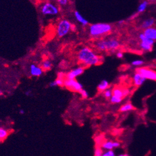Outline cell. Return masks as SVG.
Masks as SVG:
<instances>
[{"mask_svg": "<svg viewBox=\"0 0 156 156\" xmlns=\"http://www.w3.org/2000/svg\"><path fill=\"white\" fill-rule=\"evenodd\" d=\"M77 57L79 62L85 67L96 65L101 62V58L89 47H84L80 49Z\"/></svg>", "mask_w": 156, "mask_h": 156, "instance_id": "1", "label": "cell"}, {"mask_svg": "<svg viewBox=\"0 0 156 156\" xmlns=\"http://www.w3.org/2000/svg\"><path fill=\"white\" fill-rule=\"evenodd\" d=\"M112 26L106 23H98L90 25L89 34L92 37H97L107 34L112 31Z\"/></svg>", "mask_w": 156, "mask_h": 156, "instance_id": "2", "label": "cell"}, {"mask_svg": "<svg viewBox=\"0 0 156 156\" xmlns=\"http://www.w3.org/2000/svg\"><path fill=\"white\" fill-rule=\"evenodd\" d=\"M95 46L99 51H113L118 49L120 43L115 39H107L97 41Z\"/></svg>", "mask_w": 156, "mask_h": 156, "instance_id": "3", "label": "cell"}, {"mask_svg": "<svg viewBox=\"0 0 156 156\" xmlns=\"http://www.w3.org/2000/svg\"><path fill=\"white\" fill-rule=\"evenodd\" d=\"M72 29V24L67 20H62L59 22L57 27V35L62 37L67 35Z\"/></svg>", "mask_w": 156, "mask_h": 156, "instance_id": "4", "label": "cell"}, {"mask_svg": "<svg viewBox=\"0 0 156 156\" xmlns=\"http://www.w3.org/2000/svg\"><path fill=\"white\" fill-rule=\"evenodd\" d=\"M139 37H140V40L141 41V43H140L141 49H142L145 51H152L153 45H154L155 41L146 37L143 33L140 34Z\"/></svg>", "mask_w": 156, "mask_h": 156, "instance_id": "5", "label": "cell"}, {"mask_svg": "<svg viewBox=\"0 0 156 156\" xmlns=\"http://www.w3.org/2000/svg\"><path fill=\"white\" fill-rule=\"evenodd\" d=\"M41 12L44 15H55L58 14L59 8L51 3H46L41 7Z\"/></svg>", "mask_w": 156, "mask_h": 156, "instance_id": "6", "label": "cell"}, {"mask_svg": "<svg viewBox=\"0 0 156 156\" xmlns=\"http://www.w3.org/2000/svg\"><path fill=\"white\" fill-rule=\"evenodd\" d=\"M64 86L66 88L74 91L79 92L83 89V85L75 79H65Z\"/></svg>", "mask_w": 156, "mask_h": 156, "instance_id": "7", "label": "cell"}, {"mask_svg": "<svg viewBox=\"0 0 156 156\" xmlns=\"http://www.w3.org/2000/svg\"><path fill=\"white\" fill-rule=\"evenodd\" d=\"M136 72L141 74L146 79L156 81V72L145 67H140L136 69Z\"/></svg>", "mask_w": 156, "mask_h": 156, "instance_id": "8", "label": "cell"}, {"mask_svg": "<svg viewBox=\"0 0 156 156\" xmlns=\"http://www.w3.org/2000/svg\"><path fill=\"white\" fill-rule=\"evenodd\" d=\"M84 72V67H79L71 70L66 74V79H75V77L83 74Z\"/></svg>", "mask_w": 156, "mask_h": 156, "instance_id": "9", "label": "cell"}, {"mask_svg": "<svg viewBox=\"0 0 156 156\" xmlns=\"http://www.w3.org/2000/svg\"><path fill=\"white\" fill-rule=\"evenodd\" d=\"M132 79H133V83L135 84V85L137 86H140L145 82L146 79L143 77L141 74L136 72V73H135Z\"/></svg>", "mask_w": 156, "mask_h": 156, "instance_id": "10", "label": "cell"}, {"mask_svg": "<svg viewBox=\"0 0 156 156\" xmlns=\"http://www.w3.org/2000/svg\"><path fill=\"white\" fill-rule=\"evenodd\" d=\"M143 34L148 38L156 41V28L152 27L146 28L144 30Z\"/></svg>", "mask_w": 156, "mask_h": 156, "instance_id": "11", "label": "cell"}, {"mask_svg": "<svg viewBox=\"0 0 156 156\" xmlns=\"http://www.w3.org/2000/svg\"><path fill=\"white\" fill-rule=\"evenodd\" d=\"M43 69L36 66L35 64H32L30 66V74L33 76H40L43 74Z\"/></svg>", "mask_w": 156, "mask_h": 156, "instance_id": "12", "label": "cell"}, {"mask_svg": "<svg viewBox=\"0 0 156 156\" xmlns=\"http://www.w3.org/2000/svg\"><path fill=\"white\" fill-rule=\"evenodd\" d=\"M112 91H113V95L118 96V97L122 98V99L123 97H124L125 96H127L129 93L128 90H122L120 88L113 89V90H112Z\"/></svg>", "mask_w": 156, "mask_h": 156, "instance_id": "13", "label": "cell"}, {"mask_svg": "<svg viewBox=\"0 0 156 156\" xmlns=\"http://www.w3.org/2000/svg\"><path fill=\"white\" fill-rule=\"evenodd\" d=\"M75 17L76 21H79V22H80V24H82L83 26H87V25L88 24V21H87V20L78 12V11H75Z\"/></svg>", "mask_w": 156, "mask_h": 156, "instance_id": "14", "label": "cell"}, {"mask_svg": "<svg viewBox=\"0 0 156 156\" xmlns=\"http://www.w3.org/2000/svg\"><path fill=\"white\" fill-rule=\"evenodd\" d=\"M154 22H155V20L154 18H148L143 22V23L141 24V28L145 29L146 28L152 27L153 25L154 24Z\"/></svg>", "mask_w": 156, "mask_h": 156, "instance_id": "15", "label": "cell"}, {"mask_svg": "<svg viewBox=\"0 0 156 156\" xmlns=\"http://www.w3.org/2000/svg\"><path fill=\"white\" fill-rule=\"evenodd\" d=\"M110 84L107 81V80H103L100 82L98 86V90L100 91H103L109 88Z\"/></svg>", "mask_w": 156, "mask_h": 156, "instance_id": "16", "label": "cell"}, {"mask_svg": "<svg viewBox=\"0 0 156 156\" xmlns=\"http://www.w3.org/2000/svg\"><path fill=\"white\" fill-rule=\"evenodd\" d=\"M134 109L133 105H132L131 103H127V104L123 105L120 109V111L122 112H128L130 110H132Z\"/></svg>", "mask_w": 156, "mask_h": 156, "instance_id": "17", "label": "cell"}, {"mask_svg": "<svg viewBox=\"0 0 156 156\" xmlns=\"http://www.w3.org/2000/svg\"><path fill=\"white\" fill-rule=\"evenodd\" d=\"M102 148L104 150H112L114 149V142L107 141L102 144Z\"/></svg>", "mask_w": 156, "mask_h": 156, "instance_id": "18", "label": "cell"}, {"mask_svg": "<svg viewBox=\"0 0 156 156\" xmlns=\"http://www.w3.org/2000/svg\"><path fill=\"white\" fill-rule=\"evenodd\" d=\"M52 63H51V62L47 60L43 61L42 64V68L43 69V70H45V71H47V70L51 69V67H52Z\"/></svg>", "mask_w": 156, "mask_h": 156, "instance_id": "19", "label": "cell"}, {"mask_svg": "<svg viewBox=\"0 0 156 156\" xmlns=\"http://www.w3.org/2000/svg\"><path fill=\"white\" fill-rule=\"evenodd\" d=\"M147 5L148 2L146 1H145L141 3L138 8V12H139V13H142V12H145L146 9V7H147Z\"/></svg>", "mask_w": 156, "mask_h": 156, "instance_id": "20", "label": "cell"}, {"mask_svg": "<svg viewBox=\"0 0 156 156\" xmlns=\"http://www.w3.org/2000/svg\"><path fill=\"white\" fill-rule=\"evenodd\" d=\"M8 133L5 129L0 128V141H3V140H5L7 138Z\"/></svg>", "mask_w": 156, "mask_h": 156, "instance_id": "21", "label": "cell"}, {"mask_svg": "<svg viewBox=\"0 0 156 156\" xmlns=\"http://www.w3.org/2000/svg\"><path fill=\"white\" fill-rule=\"evenodd\" d=\"M110 99V102L113 104H119V103H121L122 101V98L118 97V96H114V95H112Z\"/></svg>", "mask_w": 156, "mask_h": 156, "instance_id": "22", "label": "cell"}, {"mask_svg": "<svg viewBox=\"0 0 156 156\" xmlns=\"http://www.w3.org/2000/svg\"><path fill=\"white\" fill-rule=\"evenodd\" d=\"M103 95L104 97L107 98V99H110L111 96L113 95V91L112 90L108 88L103 91Z\"/></svg>", "mask_w": 156, "mask_h": 156, "instance_id": "23", "label": "cell"}, {"mask_svg": "<svg viewBox=\"0 0 156 156\" xmlns=\"http://www.w3.org/2000/svg\"><path fill=\"white\" fill-rule=\"evenodd\" d=\"M143 64H144V62H143L142 60H134V61L132 62L131 64H132V65H133V66L139 67V66H141V65H142Z\"/></svg>", "mask_w": 156, "mask_h": 156, "instance_id": "24", "label": "cell"}, {"mask_svg": "<svg viewBox=\"0 0 156 156\" xmlns=\"http://www.w3.org/2000/svg\"><path fill=\"white\" fill-rule=\"evenodd\" d=\"M115 155V152L113 150H107V151L103 154V156H114Z\"/></svg>", "mask_w": 156, "mask_h": 156, "instance_id": "25", "label": "cell"}, {"mask_svg": "<svg viewBox=\"0 0 156 156\" xmlns=\"http://www.w3.org/2000/svg\"><path fill=\"white\" fill-rule=\"evenodd\" d=\"M103 154V151L101 148H96L94 150V155L95 156H101Z\"/></svg>", "mask_w": 156, "mask_h": 156, "instance_id": "26", "label": "cell"}, {"mask_svg": "<svg viewBox=\"0 0 156 156\" xmlns=\"http://www.w3.org/2000/svg\"><path fill=\"white\" fill-rule=\"evenodd\" d=\"M79 93H80L81 96H82V97L84 98V99H87V98H88L89 96L88 92L85 91V90H84V89H82V90H80V91H79Z\"/></svg>", "mask_w": 156, "mask_h": 156, "instance_id": "27", "label": "cell"}, {"mask_svg": "<svg viewBox=\"0 0 156 156\" xmlns=\"http://www.w3.org/2000/svg\"><path fill=\"white\" fill-rule=\"evenodd\" d=\"M56 82H57V86H64V82H65V79H62V78L58 77L57 79H56Z\"/></svg>", "mask_w": 156, "mask_h": 156, "instance_id": "28", "label": "cell"}, {"mask_svg": "<svg viewBox=\"0 0 156 156\" xmlns=\"http://www.w3.org/2000/svg\"><path fill=\"white\" fill-rule=\"evenodd\" d=\"M68 0H57L58 3L61 6H65L68 3Z\"/></svg>", "mask_w": 156, "mask_h": 156, "instance_id": "29", "label": "cell"}, {"mask_svg": "<svg viewBox=\"0 0 156 156\" xmlns=\"http://www.w3.org/2000/svg\"><path fill=\"white\" fill-rule=\"evenodd\" d=\"M117 57L118 58H122L123 57H124V54L122 51H118L116 54Z\"/></svg>", "mask_w": 156, "mask_h": 156, "instance_id": "30", "label": "cell"}, {"mask_svg": "<svg viewBox=\"0 0 156 156\" xmlns=\"http://www.w3.org/2000/svg\"><path fill=\"white\" fill-rule=\"evenodd\" d=\"M49 86L51 87H55V86H57V82H56V81H54L51 82V83H50Z\"/></svg>", "mask_w": 156, "mask_h": 156, "instance_id": "31", "label": "cell"}, {"mask_svg": "<svg viewBox=\"0 0 156 156\" xmlns=\"http://www.w3.org/2000/svg\"><path fill=\"white\" fill-rule=\"evenodd\" d=\"M19 113L21 114H24L25 113V111L23 109H21V110H19Z\"/></svg>", "mask_w": 156, "mask_h": 156, "instance_id": "32", "label": "cell"}, {"mask_svg": "<svg viewBox=\"0 0 156 156\" xmlns=\"http://www.w3.org/2000/svg\"><path fill=\"white\" fill-rule=\"evenodd\" d=\"M31 93V90H28L27 91H26V95H27V96H29V93Z\"/></svg>", "mask_w": 156, "mask_h": 156, "instance_id": "33", "label": "cell"}, {"mask_svg": "<svg viewBox=\"0 0 156 156\" xmlns=\"http://www.w3.org/2000/svg\"><path fill=\"white\" fill-rule=\"evenodd\" d=\"M148 1H156V0H148Z\"/></svg>", "mask_w": 156, "mask_h": 156, "instance_id": "34", "label": "cell"}]
</instances>
